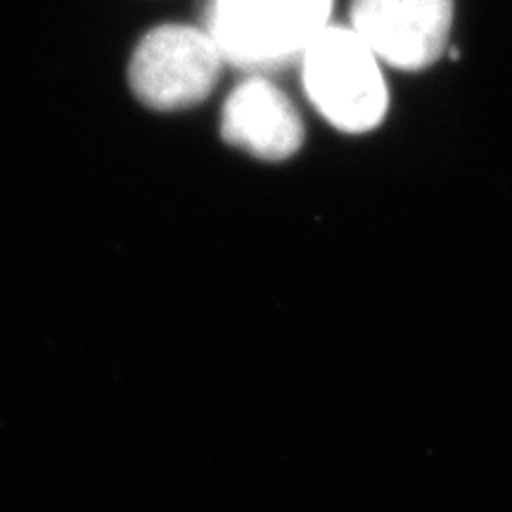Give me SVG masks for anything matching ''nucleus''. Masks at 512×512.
<instances>
[{
  "mask_svg": "<svg viewBox=\"0 0 512 512\" xmlns=\"http://www.w3.org/2000/svg\"><path fill=\"white\" fill-rule=\"evenodd\" d=\"M332 0H214L209 34L223 60L238 67H275L302 57L325 27Z\"/></svg>",
  "mask_w": 512,
  "mask_h": 512,
  "instance_id": "obj_2",
  "label": "nucleus"
},
{
  "mask_svg": "<svg viewBox=\"0 0 512 512\" xmlns=\"http://www.w3.org/2000/svg\"><path fill=\"white\" fill-rule=\"evenodd\" d=\"M453 0H351V29L389 67H430L444 53Z\"/></svg>",
  "mask_w": 512,
  "mask_h": 512,
  "instance_id": "obj_4",
  "label": "nucleus"
},
{
  "mask_svg": "<svg viewBox=\"0 0 512 512\" xmlns=\"http://www.w3.org/2000/svg\"><path fill=\"white\" fill-rule=\"evenodd\" d=\"M223 55L209 31L164 24L133 53L128 81L140 102L159 112L200 105L219 79Z\"/></svg>",
  "mask_w": 512,
  "mask_h": 512,
  "instance_id": "obj_3",
  "label": "nucleus"
},
{
  "mask_svg": "<svg viewBox=\"0 0 512 512\" xmlns=\"http://www.w3.org/2000/svg\"><path fill=\"white\" fill-rule=\"evenodd\" d=\"M223 140L266 162H283L304 143V124L290 98L254 76L230 95L221 117Z\"/></svg>",
  "mask_w": 512,
  "mask_h": 512,
  "instance_id": "obj_5",
  "label": "nucleus"
},
{
  "mask_svg": "<svg viewBox=\"0 0 512 512\" xmlns=\"http://www.w3.org/2000/svg\"><path fill=\"white\" fill-rule=\"evenodd\" d=\"M313 107L339 131L366 133L387 114L380 57L351 27H325L302 55Z\"/></svg>",
  "mask_w": 512,
  "mask_h": 512,
  "instance_id": "obj_1",
  "label": "nucleus"
}]
</instances>
